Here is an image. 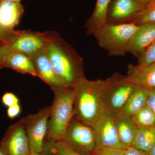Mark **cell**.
I'll use <instances>...</instances> for the list:
<instances>
[{"instance_id":"6da1fadb","label":"cell","mask_w":155,"mask_h":155,"mask_svg":"<svg viewBox=\"0 0 155 155\" xmlns=\"http://www.w3.org/2000/svg\"><path fill=\"white\" fill-rule=\"evenodd\" d=\"M44 32L46 51L56 77L63 87H72L84 76L83 59L58 32Z\"/></svg>"},{"instance_id":"7a4b0ae2","label":"cell","mask_w":155,"mask_h":155,"mask_svg":"<svg viewBox=\"0 0 155 155\" xmlns=\"http://www.w3.org/2000/svg\"><path fill=\"white\" fill-rule=\"evenodd\" d=\"M105 80H89L85 76L72 87L75 119L95 129L107 116L103 90Z\"/></svg>"},{"instance_id":"3957f363","label":"cell","mask_w":155,"mask_h":155,"mask_svg":"<svg viewBox=\"0 0 155 155\" xmlns=\"http://www.w3.org/2000/svg\"><path fill=\"white\" fill-rule=\"evenodd\" d=\"M54 99L51 105L46 138L47 141H61L65 130L74 116L73 87H64L53 90Z\"/></svg>"},{"instance_id":"277c9868","label":"cell","mask_w":155,"mask_h":155,"mask_svg":"<svg viewBox=\"0 0 155 155\" xmlns=\"http://www.w3.org/2000/svg\"><path fill=\"white\" fill-rule=\"evenodd\" d=\"M139 26L132 23H106L93 35L99 46L109 56H124L128 53L132 39Z\"/></svg>"},{"instance_id":"5b68a950","label":"cell","mask_w":155,"mask_h":155,"mask_svg":"<svg viewBox=\"0 0 155 155\" xmlns=\"http://www.w3.org/2000/svg\"><path fill=\"white\" fill-rule=\"evenodd\" d=\"M135 87L127 75L119 73L105 80L103 95L107 115L114 117L122 112Z\"/></svg>"},{"instance_id":"8992f818","label":"cell","mask_w":155,"mask_h":155,"mask_svg":"<svg viewBox=\"0 0 155 155\" xmlns=\"http://www.w3.org/2000/svg\"><path fill=\"white\" fill-rule=\"evenodd\" d=\"M60 141L81 155H92L95 151L96 143L94 129L74 117Z\"/></svg>"},{"instance_id":"52a82bcc","label":"cell","mask_w":155,"mask_h":155,"mask_svg":"<svg viewBox=\"0 0 155 155\" xmlns=\"http://www.w3.org/2000/svg\"><path fill=\"white\" fill-rule=\"evenodd\" d=\"M51 106L45 107L35 114L22 117L28 136L30 151L42 152L47 132Z\"/></svg>"},{"instance_id":"ba28073f","label":"cell","mask_w":155,"mask_h":155,"mask_svg":"<svg viewBox=\"0 0 155 155\" xmlns=\"http://www.w3.org/2000/svg\"><path fill=\"white\" fill-rule=\"evenodd\" d=\"M8 155H27L30 146L22 118L11 125L0 142Z\"/></svg>"},{"instance_id":"9c48e42d","label":"cell","mask_w":155,"mask_h":155,"mask_svg":"<svg viewBox=\"0 0 155 155\" xmlns=\"http://www.w3.org/2000/svg\"><path fill=\"white\" fill-rule=\"evenodd\" d=\"M47 42L45 32L20 30L12 42L5 46L7 51L19 52L31 57L45 50Z\"/></svg>"},{"instance_id":"30bf717a","label":"cell","mask_w":155,"mask_h":155,"mask_svg":"<svg viewBox=\"0 0 155 155\" xmlns=\"http://www.w3.org/2000/svg\"><path fill=\"white\" fill-rule=\"evenodd\" d=\"M96 150L105 149H124L126 148L121 141L113 116L107 115L95 128Z\"/></svg>"},{"instance_id":"8fae6325","label":"cell","mask_w":155,"mask_h":155,"mask_svg":"<svg viewBox=\"0 0 155 155\" xmlns=\"http://www.w3.org/2000/svg\"><path fill=\"white\" fill-rule=\"evenodd\" d=\"M146 3L138 0H112L107 13V23H127Z\"/></svg>"},{"instance_id":"7c38bea8","label":"cell","mask_w":155,"mask_h":155,"mask_svg":"<svg viewBox=\"0 0 155 155\" xmlns=\"http://www.w3.org/2000/svg\"><path fill=\"white\" fill-rule=\"evenodd\" d=\"M30 58L33 61L37 77L48 84L52 90L64 87L54 72L46 48Z\"/></svg>"},{"instance_id":"4fadbf2b","label":"cell","mask_w":155,"mask_h":155,"mask_svg":"<svg viewBox=\"0 0 155 155\" xmlns=\"http://www.w3.org/2000/svg\"><path fill=\"white\" fill-rule=\"evenodd\" d=\"M155 40V22L140 25L130 43L128 53L138 58Z\"/></svg>"},{"instance_id":"5bb4252c","label":"cell","mask_w":155,"mask_h":155,"mask_svg":"<svg viewBox=\"0 0 155 155\" xmlns=\"http://www.w3.org/2000/svg\"><path fill=\"white\" fill-rule=\"evenodd\" d=\"M24 12L21 2L12 0L0 2V26L5 29L14 30L19 24Z\"/></svg>"},{"instance_id":"9a60e30c","label":"cell","mask_w":155,"mask_h":155,"mask_svg":"<svg viewBox=\"0 0 155 155\" xmlns=\"http://www.w3.org/2000/svg\"><path fill=\"white\" fill-rule=\"evenodd\" d=\"M2 67L11 68L19 73L37 77L32 59L29 56L19 52L7 51Z\"/></svg>"},{"instance_id":"2e32d148","label":"cell","mask_w":155,"mask_h":155,"mask_svg":"<svg viewBox=\"0 0 155 155\" xmlns=\"http://www.w3.org/2000/svg\"><path fill=\"white\" fill-rule=\"evenodd\" d=\"M119 138L125 147L131 146L138 130L132 117L123 111L114 116Z\"/></svg>"},{"instance_id":"e0dca14e","label":"cell","mask_w":155,"mask_h":155,"mask_svg":"<svg viewBox=\"0 0 155 155\" xmlns=\"http://www.w3.org/2000/svg\"><path fill=\"white\" fill-rule=\"evenodd\" d=\"M135 86L142 87L150 91L155 89V63L143 69H135L130 64L126 75Z\"/></svg>"},{"instance_id":"ac0fdd59","label":"cell","mask_w":155,"mask_h":155,"mask_svg":"<svg viewBox=\"0 0 155 155\" xmlns=\"http://www.w3.org/2000/svg\"><path fill=\"white\" fill-rule=\"evenodd\" d=\"M111 1L97 0L93 12L84 25L87 35H93L107 23V13Z\"/></svg>"},{"instance_id":"d6986e66","label":"cell","mask_w":155,"mask_h":155,"mask_svg":"<svg viewBox=\"0 0 155 155\" xmlns=\"http://www.w3.org/2000/svg\"><path fill=\"white\" fill-rule=\"evenodd\" d=\"M149 92V91L144 87L135 86L122 111L132 117L147 105Z\"/></svg>"},{"instance_id":"ffe728a7","label":"cell","mask_w":155,"mask_h":155,"mask_svg":"<svg viewBox=\"0 0 155 155\" xmlns=\"http://www.w3.org/2000/svg\"><path fill=\"white\" fill-rule=\"evenodd\" d=\"M155 144V127L139 128L131 146L148 152Z\"/></svg>"},{"instance_id":"44dd1931","label":"cell","mask_w":155,"mask_h":155,"mask_svg":"<svg viewBox=\"0 0 155 155\" xmlns=\"http://www.w3.org/2000/svg\"><path fill=\"white\" fill-rule=\"evenodd\" d=\"M155 22V0H150L127 23L137 25Z\"/></svg>"},{"instance_id":"7402d4cb","label":"cell","mask_w":155,"mask_h":155,"mask_svg":"<svg viewBox=\"0 0 155 155\" xmlns=\"http://www.w3.org/2000/svg\"><path fill=\"white\" fill-rule=\"evenodd\" d=\"M132 118L139 128L155 127V114L151 108L147 104Z\"/></svg>"},{"instance_id":"603a6c76","label":"cell","mask_w":155,"mask_h":155,"mask_svg":"<svg viewBox=\"0 0 155 155\" xmlns=\"http://www.w3.org/2000/svg\"><path fill=\"white\" fill-rule=\"evenodd\" d=\"M155 63V40L137 58V64L134 65L136 69H140Z\"/></svg>"},{"instance_id":"cb8c5ba5","label":"cell","mask_w":155,"mask_h":155,"mask_svg":"<svg viewBox=\"0 0 155 155\" xmlns=\"http://www.w3.org/2000/svg\"><path fill=\"white\" fill-rule=\"evenodd\" d=\"M56 155H81L68 147L62 142L46 141Z\"/></svg>"},{"instance_id":"d4e9b609","label":"cell","mask_w":155,"mask_h":155,"mask_svg":"<svg viewBox=\"0 0 155 155\" xmlns=\"http://www.w3.org/2000/svg\"><path fill=\"white\" fill-rule=\"evenodd\" d=\"M20 30H9L0 26V43L7 46L19 34Z\"/></svg>"},{"instance_id":"484cf974","label":"cell","mask_w":155,"mask_h":155,"mask_svg":"<svg viewBox=\"0 0 155 155\" xmlns=\"http://www.w3.org/2000/svg\"><path fill=\"white\" fill-rule=\"evenodd\" d=\"M18 97L12 92H6L2 97V101L4 106L9 107L19 104Z\"/></svg>"},{"instance_id":"4316f807","label":"cell","mask_w":155,"mask_h":155,"mask_svg":"<svg viewBox=\"0 0 155 155\" xmlns=\"http://www.w3.org/2000/svg\"><path fill=\"white\" fill-rule=\"evenodd\" d=\"M124 149L109 148L98 150H96L92 155H125Z\"/></svg>"},{"instance_id":"83f0119b","label":"cell","mask_w":155,"mask_h":155,"mask_svg":"<svg viewBox=\"0 0 155 155\" xmlns=\"http://www.w3.org/2000/svg\"><path fill=\"white\" fill-rule=\"evenodd\" d=\"M21 111V106L19 104H17L8 107L7 115L10 119H14L19 116Z\"/></svg>"},{"instance_id":"f1b7e54d","label":"cell","mask_w":155,"mask_h":155,"mask_svg":"<svg viewBox=\"0 0 155 155\" xmlns=\"http://www.w3.org/2000/svg\"><path fill=\"white\" fill-rule=\"evenodd\" d=\"M125 155H149L148 153L133 146L126 147L124 149Z\"/></svg>"},{"instance_id":"f546056e","label":"cell","mask_w":155,"mask_h":155,"mask_svg":"<svg viewBox=\"0 0 155 155\" xmlns=\"http://www.w3.org/2000/svg\"><path fill=\"white\" fill-rule=\"evenodd\" d=\"M147 105L151 108L155 114V89L149 91Z\"/></svg>"},{"instance_id":"4dcf8cb0","label":"cell","mask_w":155,"mask_h":155,"mask_svg":"<svg viewBox=\"0 0 155 155\" xmlns=\"http://www.w3.org/2000/svg\"><path fill=\"white\" fill-rule=\"evenodd\" d=\"M7 50L5 45L0 43V70L2 69V64Z\"/></svg>"},{"instance_id":"1f68e13d","label":"cell","mask_w":155,"mask_h":155,"mask_svg":"<svg viewBox=\"0 0 155 155\" xmlns=\"http://www.w3.org/2000/svg\"><path fill=\"white\" fill-rule=\"evenodd\" d=\"M44 150L46 152L48 155H56L51 149L49 145L46 142H45Z\"/></svg>"},{"instance_id":"d6a6232c","label":"cell","mask_w":155,"mask_h":155,"mask_svg":"<svg viewBox=\"0 0 155 155\" xmlns=\"http://www.w3.org/2000/svg\"><path fill=\"white\" fill-rule=\"evenodd\" d=\"M27 155H48L46 152L44 150L41 153L36 152L30 151Z\"/></svg>"},{"instance_id":"836d02e7","label":"cell","mask_w":155,"mask_h":155,"mask_svg":"<svg viewBox=\"0 0 155 155\" xmlns=\"http://www.w3.org/2000/svg\"><path fill=\"white\" fill-rule=\"evenodd\" d=\"M0 155H8L5 150L1 146H0Z\"/></svg>"},{"instance_id":"e575fe53","label":"cell","mask_w":155,"mask_h":155,"mask_svg":"<svg viewBox=\"0 0 155 155\" xmlns=\"http://www.w3.org/2000/svg\"><path fill=\"white\" fill-rule=\"evenodd\" d=\"M148 153L149 155H155V144Z\"/></svg>"},{"instance_id":"d590c367","label":"cell","mask_w":155,"mask_h":155,"mask_svg":"<svg viewBox=\"0 0 155 155\" xmlns=\"http://www.w3.org/2000/svg\"><path fill=\"white\" fill-rule=\"evenodd\" d=\"M138 1H140V2H143L147 3L150 1V0H138Z\"/></svg>"},{"instance_id":"8d00e7d4","label":"cell","mask_w":155,"mask_h":155,"mask_svg":"<svg viewBox=\"0 0 155 155\" xmlns=\"http://www.w3.org/2000/svg\"><path fill=\"white\" fill-rule=\"evenodd\" d=\"M12 1H15L17 2H21V0H12Z\"/></svg>"},{"instance_id":"74e56055","label":"cell","mask_w":155,"mask_h":155,"mask_svg":"<svg viewBox=\"0 0 155 155\" xmlns=\"http://www.w3.org/2000/svg\"><path fill=\"white\" fill-rule=\"evenodd\" d=\"M1 0H0V2H1Z\"/></svg>"}]
</instances>
